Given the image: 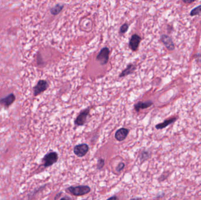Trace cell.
Wrapping results in <instances>:
<instances>
[{"instance_id":"cell-1","label":"cell","mask_w":201,"mask_h":200,"mask_svg":"<svg viewBox=\"0 0 201 200\" xmlns=\"http://www.w3.org/2000/svg\"><path fill=\"white\" fill-rule=\"evenodd\" d=\"M67 190L75 196H81L88 194L91 191V188L85 185L71 186L67 188Z\"/></svg>"},{"instance_id":"cell-2","label":"cell","mask_w":201,"mask_h":200,"mask_svg":"<svg viewBox=\"0 0 201 200\" xmlns=\"http://www.w3.org/2000/svg\"><path fill=\"white\" fill-rule=\"evenodd\" d=\"M58 160V155L56 152H49L44 155L43 163L44 167H48L56 163Z\"/></svg>"},{"instance_id":"cell-3","label":"cell","mask_w":201,"mask_h":200,"mask_svg":"<svg viewBox=\"0 0 201 200\" xmlns=\"http://www.w3.org/2000/svg\"><path fill=\"white\" fill-rule=\"evenodd\" d=\"M110 49L107 47L103 48L97 56V60L100 62L101 65H104L107 64L109 59Z\"/></svg>"},{"instance_id":"cell-4","label":"cell","mask_w":201,"mask_h":200,"mask_svg":"<svg viewBox=\"0 0 201 200\" xmlns=\"http://www.w3.org/2000/svg\"><path fill=\"white\" fill-rule=\"evenodd\" d=\"M49 85L45 80L39 81L37 85L33 88V93L34 96H37L48 89Z\"/></svg>"},{"instance_id":"cell-5","label":"cell","mask_w":201,"mask_h":200,"mask_svg":"<svg viewBox=\"0 0 201 200\" xmlns=\"http://www.w3.org/2000/svg\"><path fill=\"white\" fill-rule=\"evenodd\" d=\"M90 108L82 111L80 113V115L77 117V118H75V124L78 126H83L86 123L87 118L90 115Z\"/></svg>"},{"instance_id":"cell-6","label":"cell","mask_w":201,"mask_h":200,"mask_svg":"<svg viewBox=\"0 0 201 200\" xmlns=\"http://www.w3.org/2000/svg\"><path fill=\"white\" fill-rule=\"evenodd\" d=\"M89 146L85 143L75 145L73 148V153L77 156L82 157L87 155L89 151Z\"/></svg>"},{"instance_id":"cell-7","label":"cell","mask_w":201,"mask_h":200,"mask_svg":"<svg viewBox=\"0 0 201 200\" xmlns=\"http://www.w3.org/2000/svg\"><path fill=\"white\" fill-rule=\"evenodd\" d=\"M15 99L16 97L15 95L13 93H11L4 98H0V104L6 108H9L15 101Z\"/></svg>"},{"instance_id":"cell-8","label":"cell","mask_w":201,"mask_h":200,"mask_svg":"<svg viewBox=\"0 0 201 200\" xmlns=\"http://www.w3.org/2000/svg\"><path fill=\"white\" fill-rule=\"evenodd\" d=\"M141 38L138 35H137V34L133 35L132 36H131V38L130 39V41H129V48L133 51H137L139 43L141 42Z\"/></svg>"},{"instance_id":"cell-9","label":"cell","mask_w":201,"mask_h":200,"mask_svg":"<svg viewBox=\"0 0 201 200\" xmlns=\"http://www.w3.org/2000/svg\"><path fill=\"white\" fill-rule=\"evenodd\" d=\"M129 133V130L126 128H121L118 129L115 135V138L117 140L122 142L124 140Z\"/></svg>"},{"instance_id":"cell-10","label":"cell","mask_w":201,"mask_h":200,"mask_svg":"<svg viewBox=\"0 0 201 200\" xmlns=\"http://www.w3.org/2000/svg\"><path fill=\"white\" fill-rule=\"evenodd\" d=\"M153 105V102L152 101H146L145 102H139L137 104L135 105L134 108L137 112H139L141 109H145L151 107Z\"/></svg>"},{"instance_id":"cell-11","label":"cell","mask_w":201,"mask_h":200,"mask_svg":"<svg viewBox=\"0 0 201 200\" xmlns=\"http://www.w3.org/2000/svg\"><path fill=\"white\" fill-rule=\"evenodd\" d=\"M161 40L168 49H169V51L174 50V44L170 37L164 35L161 37Z\"/></svg>"},{"instance_id":"cell-12","label":"cell","mask_w":201,"mask_h":200,"mask_svg":"<svg viewBox=\"0 0 201 200\" xmlns=\"http://www.w3.org/2000/svg\"><path fill=\"white\" fill-rule=\"evenodd\" d=\"M135 69H136V67L135 65H134L132 64L128 65L127 67L126 68V69H124L122 72L121 73V74L119 75V78L125 77V76H128L129 75L133 73L135 71Z\"/></svg>"},{"instance_id":"cell-13","label":"cell","mask_w":201,"mask_h":200,"mask_svg":"<svg viewBox=\"0 0 201 200\" xmlns=\"http://www.w3.org/2000/svg\"><path fill=\"white\" fill-rule=\"evenodd\" d=\"M176 120H177V118H172L167 119V120H165L164 122L156 125L155 128L156 129H162V128H164L167 127L168 126L170 125L171 124L173 123Z\"/></svg>"},{"instance_id":"cell-14","label":"cell","mask_w":201,"mask_h":200,"mask_svg":"<svg viewBox=\"0 0 201 200\" xmlns=\"http://www.w3.org/2000/svg\"><path fill=\"white\" fill-rule=\"evenodd\" d=\"M64 5H61V4H56L55 7H53L51 9V14L54 15H58L63 8Z\"/></svg>"},{"instance_id":"cell-15","label":"cell","mask_w":201,"mask_h":200,"mask_svg":"<svg viewBox=\"0 0 201 200\" xmlns=\"http://www.w3.org/2000/svg\"><path fill=\"white\" fill-rule=\"evenodd\" d=\"M150 155V153L147 152V151H143L139 155V158L141 160V162H144L146 160H147Z\"/></svg>"},{"instance_id":"cell-16","label":"cell","mask_w":201,"mask_h":200,"mask_svg":"<svg viewBox=\"0 0 201 200\" xmlns=\"http://www.w3.org/2000/svg\"><path fill=\"white\" fill-rule=\"evenodd\" d=\"M201 14V5L194 8L191 12V16H194L196 15H199Z\"/></svg>"},{"instance_id":"cell-17","label":"cell","mask_w":201,"mask_h":200,"mask_svg":"<svg viewBox=\"0 0 201 200\" xmlns=\"http://www.w3.org/2000/svg\"><path fill=\"white\" fill-rule=\"evenodd\" d=\"M128 27H129V26L127 24H123L120 28V30H119L120 34H125L128 31Z\"/></svg>"},{"instance_id":"cell-18","label":"cell","mask_w":201,"mask_h":200,"mask_svg":"<svg viewBox=\"0 0 201 200\" xmlns=\"http://www.w3.org/2000/svg\"><path fill=\"white\" fill-rule=\"evenodd\" d=\"M105 165V161L104 159L102 158H100L98 161V163H97V169L98 170H101L103 168V167Z\"/></svg>"},{"instance_id":"cell-19","label":"cell","mask_w":201,"mask_h":200,"mask_svg":"<svg viewBox=\"0 0 201 200\" xmlns=\"http://www.w3.org/2000/svg\"><path fill=\"white\" fill-rule=\"evenodd\" d=\"M125 167V164L124 163H120L118 165L117 167L116 168V170L118 172H120L121 171H122L124 168Z\"/></svg>"},{"instance_id":"cell-20","label":"cell","mask_w":201,"mask_h":200,"mask_svg":"<svg viewBox=\"0 0 201 200\" xmlns=\"http://www.w3.org/2000/svg\"><path fill=\"white\" fill-rule=\"evenodd\" d=\"M195 1H196V0H183V1L186 4H190Z\"/></svg>"},{"instance_id":"cell-21","label":"cell","mask_w":201,"mask_h":200,"mask_svg":"<svg viewBox=\"0 0 201 200\" xmlns=\"http://www.w3.org/2000/svg\"><path fill=\"white\" fill-rule=\"evenodd\" d=\"M112 199H115V200H117L118 198L116 197V196H113L112 197H110L108 198V200H112Z\"/></svg>"}]
</instances>
